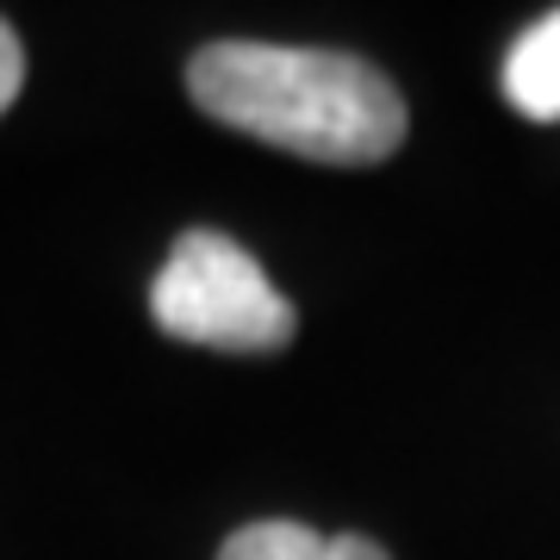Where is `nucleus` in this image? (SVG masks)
<instances>
[{
    "label": "nucleus",
    "mask_w": 560,
    "mask_h": 560,
    "mask_svg": "<svg viewBox=\"0 0 560 560\" xmlns=\"http://www.w3.org/2000/svg\"><path fill=\"white\" fill-rule=\"evenodd\" d=\"M219 560H393V555L368 536H324L312 523L261 517V523H243L219 548Z\"/></svg>",
    "instance_id": "obj_3"
},
{
    "label": "nucleus",
    "mask_w": 560,
    "mask_h": 560,
    "mask_svg": "<svg viewBox=\"0 0 560 560\" xmlns=\"http://www.w3.org/2000/svg\"><path fill=\"white\" fill-rule=\"evenodd\" d=\"M150 318L162 337L224 349V355H268V349H287L300 330L293 300L224 231H187L168 249L150 287Z\"/></svg>",
    "instance_id": "obj_2"
},
{
    "label": "nucleus",
    "mask_w": 560,
    "mask_h": 560,
    "mask_svg": "<svg viewBox=\"0 0 560 560\" xmlns=\"http://www.w3.org/2000/svg\"><path fill=\"white\" fill-rule=\"evenodd\" d=\"M187 94L206 119L330 168H368L405 143V94L349 50L224 38L194 50Z\"/></svg>",
    "instance_id": "obj_1"
},
{
    "label": "nucleus",
    "mask_w": 560,
    "mask_h": 560,
    "mask_svg": "<svg viewBox=\"0 0 560 560\" xmlns=\"http://www.w3.org/2000/svg\"><path fill=\"white\" fill-rule=\"evenodd\" d=\"M504 101L536 125L560 119V7L541 13V20L511 44V57H504Z\"/></svg>",
    "instance_id": "obj_4"
},
{
    "label": "nucleus",
    "mask_w": 560,
    "mask_h": 560,
    "mask_svg": "<svg viewBox=\"0 0 560 560\" xmlns=\"http://www.w3.org/2000/svg\"><path fill=\"white\" fill-rule=\"evenodd\" d=\"M20 88H25V44L13 25L0 20V113L20 101Z\"/></svg>",
    "instance_id": "obj_5"
}]
</instances>
